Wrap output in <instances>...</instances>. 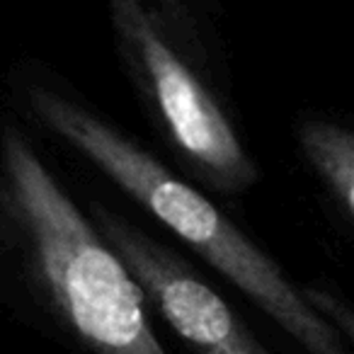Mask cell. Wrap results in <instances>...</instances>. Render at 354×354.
Segmentation results:
<instances>
[{
  "instance_id": "6da1fadb",
  "label": "cell",
  "mask_w": 354,
  "mask_h": 354,
  "mask_svg": "<svg viewBox=\"0 0 354 354\" xmlns=\"http://www.w3.org/2000/svg\"><path fill=\"white\" fill-rule=\"evenodd\" d=\"M0 180L41 330L71 354H167L131 272L15 129L0 138Z\"/></svg>"
},
{
  "instance_id": "7a4b0ae2",
  "label": "cell",
  "mask_w": 354,
  "mask_h": 354,
  "mask_svg": "<svg viewBox=\"0 0 354 354\" xmlns=\"http://www.w3.org/2000/svg\"><path fill=\"white\" fill-rule=\"evenodd\" d=\"M35 114L102 175L165 223L202 260L223 274L260 308L304 354H352L347 344L308 304L281 267L202 192L158 162L148 151L49 88H32Z\"/></svg>"
},
{
  "instance_id": "3957f363",
  "label": "cell",
  "mask_w": 354,
  "mask_h": 354,
  "mask_svg": "<svg viewBox=\"0 0 354 354\" xmlns=\"http://www.w3.org/2000/svg\"><path fill=\"white\" fill-rule=\"evenodd\" d=\"M119 41L165 131L214 187L241 192L257 170L187 54L170 41L153 0H109Z\"/></svg>"
},
{
  "instance_id": "277c9868",
  "label": "cell",
  "mask_w": 354,
  "mask_h": 354,
  "mask_svg": "<svg viewBox=\"0 0 354 354\" xmlns=\"http://www.w3.org/2000/svg\"><path fill=\"white\" fill-rule=\"evenodd\" d=\"M97 231L136 279L143 299L187 354H274L252 328L185 260L107 209Z\"/></svg>"
},
{
  "instance_id": "5b68a950",
  "label": "cell",
  "mask_w": 354,
  "mask_h": 354,
  "mask_svg": "<svg viewBox=\"0 0 354 354\" xmlns=\"http://www.w3.org/2000/svg\"><path fill=\"white\" fill-rule=\"evenodd\" d=\"M306 158L344 216L354 212V136L347 129L323 119H310L299 131Z\"/></svg>"
}]
</instances>
